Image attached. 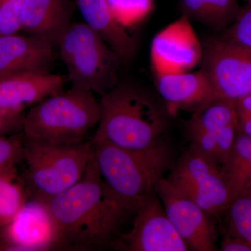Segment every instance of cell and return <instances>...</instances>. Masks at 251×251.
<instances>
[{
  "instance_id": "obj_11",
  "label": "cell",
  "mask_w": 251,
  "mask_h": 251,
  "mask_svg": "<svg viewBox=\"0 0 251 251\" xmlns=\"http://www.w3.org/2000/svg\"><path fill=\"white\" fill-rule=\"evenodd\" d=\"M1 231L0 251L63 250L62 235L49 203L29 199Z\"/></svg>"
},
{
  "instance_id": "obj_6",
  "label": "cell",
  "mask_w": 251,
  "mask_h": 251,
  "mask_svg": "<svg viewBox=\"0 0 251 251\" xmlns=\"http://www.w3.org/2000/svg\"><path fill=\"white\" fill-rule=\"evenodd\" d=\"M92 157V140L61 145L25 138L23 178L30 199L49 202L67 191L80 181Z\"/></svg>"
},
{
  "instance_id": "obj_19",
  "label": "cell",
  "mask_w": 251,
  "mask_h": 251,
  "mask_svg": "<svg viewBox=\"0 0 251 251\" xmlns=\"http://www.w3.org/2000/svg\"><path fill=\"white\" fill-rule=\"evenodd\" d=\"M232 202L251 189V137L238 132L227 161L222 165Z\"/></svg>"
},
{
  "instance_id": "obj_1",
  "label": "cell",
  "mask_w": 251,
  "mask_h": 251,
  "mask_svg": "<svg viewBox=\"0 0 251 251\" xmlns=\"http://www.w3.org/2000/svg\"><path fill=\"white\" fill-rule=\"evenodd\" d=\"M48 203L64 250L113 248L122 226L135 212L105 184L93 156L80 181Z\"/></svg>"
},
{
  "instance_id": "obj_5",
  "label": "cell",
  "mask_w": 251,
  "mask_h": 251,
  "mask_svg": "<svg viewBox=\"0 0 251 251\" xmlns=\"http://www.w3.org/2000/svg\"><path fill=\"white\" fill-rule=\"evenodd\" d=\"M57 48L72 87L102 97L118 84L122 61L108 44L84 22H72Z\"/></svg>"
},
{
  "instance_id": "obj_13",
  "label": "cell",
  "mask_w": 251,
  "mask_h": 251,
  "mask_svg": "<svg viewBox=\"0 0 251 251\" xmlns=\"http://www.w3.org/2000/svg\"><path fill=\"white\" fill-rule=\"evenodd\" d=\"M202 54L190 18L184 14L153 38L150 57L158 75L189 72L202 60Z\"/></svg>"
},
{
  "instance_id": "obj_31",
  "label": "cell",
  "mask_w": 251,
  "mask_h": 251,
  "mask_svg": "<svg viewBox=\"0 0 251 251\" xmlns=\"http://www.w3.org/2000/svg\"><path fill=\"white\" fill-rule=\"evenodd\" d=\"M0 4H1V0H0Z\"/></svg>"
},
{
  "instance_id": "obj_18",
  "label": "cell",
  "mask_w": 251,
  "mask_h": 251,
  "mask_svg": "<svg viewBox=\"0 0 251 251\" xmlns=\"http://www.w3.org/2000/svg\"><path fill=\"white\" fill-rule=\"evenodd\" d=\"M83 22L103 39L122 62L133 57L135 39L115 21L106 0H76Z\"/></svg>"
},
{
  "instance_id": "obj_2",
  "label": "cell",
  "mask_w": 251,
  "mask_h": 251,
  "mask_svg": "<svg viewBox=\"0 0 251 251\" xmlns=\"http://www.w3.org/2000/svg\"><path fill=\"white\" fill-rule=\"evenodd\" d=\"M92 156L112 192L135 211L175 161L168 137L150 148L129 150L93 138Z\"/></svg>"
},
{
  "instance_id": "obj_9",
  "label": "cell",
  "mask_w": 251,
  "mask_h": 251,
  "mask_svg": "<svg viewBox=\"0 0 251 251\" xmlns=\"http://www.w3.org/2000/svg\"><path fill=\"white\" fill-rule=\"evenodd\" d=\"M202 71L219 98L237 100L251 94V48L220 39L202 54Z\"/></svg>"
},
{
  "instance_id": "obj_8",
  "label": "cell",
  "mask_w": 251,
  "mask_h": 251,
  "mask_svg": "<svg viewBox=\"0 0 251 251\" xmlns=\"http://www.w3.org/2000/svg\"><path fill=\"white\" fill-rule=\"evenodd\" d=\"M239 132L235 100L216 98L196 109L186 123L189 148L224 165Z\"/></svg>"
},
{
  "instance_id": "obj_7",
  "label": "cell",
  "mask_w": 251,
  "mask_h": 251,
  "mask_svg": "<svg viewBox=\"0 0 251 251\" xmlns=\"http://www.w3.org/2000/svg\"><path fill=\"white\" fill-rule=\"evenodd\" d=\"M166 179L214 218L225 214L232 202L222 166L189 147L175 161Z\"/></svg>"
},
{
  "instance_id": "obj_15",
  "label": "cell",
  "mask_w": 251,
  "mask_h": 251,
  "mask_svg": "<svg viewBox=\"0 0 251 251\" xmlns=\"http://www.w3.org/2000/svg\"><path fill=\"white\" fill-rule=\"evenodd\" d=\"M67 77L52 72H23L0 77V108L24 112L62 92Z\"/></svg>"
},
{
  "instance_id": "obj_28",
  "label": "cell",
  "mask_w": 251,
  "mask_h": 251,
  "mask_svg": "<svg viewBox=\"0 0 251 251\" xmlns=\"http://www.w3.org/2000/svg\"><path fill=\"white\" fill-rule=\"evenodd\" d=\"M239 133L251 137V94L236 100Z\"/></svg>"
},
{
  "instance_id": "obj_16",
  "label": "cell",
  "mask_w": 251,
  "mask_h": 251,
  "mask_svg": "<svg viewBox=\"0 0 251 251\" xmlns=\"http://www.w3.org/2000/svg\"><path fill=\"white\" fill-rule=\"evenodd\" d=\"M156 87L171 111H194L211 99L219 98L202 69L156 75Z\"/></svg>"
},
{
  "instance_id": "obj_26",
  "label": "cell",
  "mask_w": 251,
  "mask_h": 251,
  "mask_svg": "<svg viewBox=\"0 0 251 251\" xmlns=\"http://www.w3.org/2000/svg\"><path fill=\"white\" fill-rule=\"evenodd\" d=\"M223 39L251 48V4L242 8L234 24Z\"/></svg>"
},
{
  "instance_id": "obj_23",
  "label": "cell",
  "mask_w": 251,
  "mask_h": 251,
  "mask_svg": "<svg viewBox=\"0 0 251 251\" xmlns=\"http://www.w3.org/2000/svg\"><path fill=\"white\" fill-rule=\"evenodd\" d=\"M112 16L122 27H135L151 12L153 0H106Z\"/></svg>"
},
{
  "instance_id": "obj_12",
  "label": "cell",
  "mask_w": 251,
  "mask_h": 251,
  "mask_svg": "<svg viewBox=\"0 0 251 251\" xmlns=\"http://www.w3.org/2000/svg\"><path fill=\"white\" fill-rule=\"evenodd\" d=\"M155 192L176 232L193 251H214L217 239L214 216L170 184L166 176L158 181Z\"/></svg>"
},
{
  "instance_id": "obj_29",
  "label": "cell",
  "mask_w": 251,
  "mask_h": 251,
  "mask_svg": "<svg viewBox=\"0 0 251 251\" xmlns=\"http://www.w3.org/2000/svg\"><path fill=\"white\" fill-rule=\"evenodd\" d=\"M219 250L221 251H251V244L242 238L229 235L224 232Z\"/></svg>"
},
{
  "instance_id": "obj_17",
  "label": "cell",
  "mask_w": 251,
  "mask_h": 251,
  "mask_svg": "<svg viewBox=\"0 0 251 251\" xmlns=\"http://www.w3.org/2000/svg\"><path fill=\"white\" fill-rule=\"evenodd\" d=\"M70 0H24L21 14V31L40 36L57 47L72 23Z\"/></svg>"
},
{
  "instance_id": "obj_10",
  "label": "cell",
  "mask_w": 251,
  "mask_h": 251,
  "mask_svg": "<svg viewBox=\"0 0 251 251\" xmlns=\"http://www.w3.org/2000/svg\"><path fill=\"white\" fill-rule=\"evenodd\" d=\"M129 232L120 234L112 249L126 251H187L167 216L161 200L151 193L135 209Z\"/></svg>"
},
{
  "instance_id": "obj_3",
  "label": "cell",
  "mask_w": 251,
  "mask_h": 251,
  "mask_svg": "<svg viewBox=\"0 0 251 251\" xmlns=\"http://www.w3.org/2000/svg\"><path fill=\"white\" fill-rule=\"evenodd\" d=\"M99 103L100 120L94 138L120 148L144 150L168 137L166 110L138 87L117 84Z\"/></svg>"
},
{
  "instance_id": "obj_25",
  "label": "cell",
  "mask_w": 251,
  "mask_h": 251,
  "mask_svg": "<svg viewBox=\"0 0 251 251\" xmlns=\"http://www.w3.org/2000/svg\"><path fill=\"white\" fill-rule=\"evenodd\" d=\"M24 0H1L0 35L18 34L21 31V14Z\"/></svg>"
},
{
  "instance_id": "obj_24",
  "label": "cell",
  "mask_w": 251,
  "mask_h": 251,
  "mask_svg": "<svg viewBox=\"0 0 251 251\" xmlns=\"http://www.w3.org/2000/svg\"><path fill=\"white\" fill-rule=\"evenodd\" d=\"M23 133L0 136V172L17 166L24 158Z\"/></svg>"
},
{
  "instance_id": "obj_20",
  "label": "cell",
  "mask_w": 251,
  "mask_h": 251,
  "mask_svg": "<svg viewBox=\"0 0 251 251\" xmlns=\"http://www.w3.org/2000/svg\"><path fill=\"white\" fill-rule=\"evenodd\" d=\"M181 4L188 18L216 28L234 22L242 9L238 0H181Z\"/></svg>"
},
{
  "instance_id": "obj_22",
  "label": "cell",
  "mask_w": 251,
  "mask_h": 251,
  "mask_svg": "<svg viewBox=\"0 0 251 251\" xmlns=\"http://www.w3.org/2000/svg\"><path fill=\"white\" fill-rule=\"evenodd\" d=\"M225 214V232L251 244V189L234 200Z\"/></svg>"
},
{
  "instance_id": "obj_21",
  "label": "cell",
  "mask_w": 251,
  "mask_h": 251,
  "mask_svg": "<svg viewBox=\"0 0 251 251\" xmlns=\"http://www.w3.org/2000/svg\"><path fill=\"white\" fill-rule=\"evenodd\" d=\"M29 199L30 193L17 167L0 172V229L12 221Z\"/></svg>"
},
{
  "instance_id": "obj_14",
  "label": "cell",
  "mask_w": 251,
  "mask_h": 251,
  "mask_svg": "<svg viewBox=\"0 0 251 251\" xmlns=\"http://www.w3.org/2000/svg\"><path fill=\"white\" fill-rule=\"evenodd\" d=\"M54 46L40 36L0 35V77L23 72H52Z\"/></svg>"
},
{
  "instance_id": "obj_27",
  "label": "cell",
  "mask_w": 251,
  "mask_h": 251,
  "mask_svg": "<svg viewBox=\"0 0 251 251\" xmlns=\"http://www.w3.org/2000/svg\"><path fill=\"white\" fill-rule=\"evenodd\" d=\"M24 112L0 108V136H10L23 133Z\"/></svg>"
},
{
  "instance_id": "obj_30",
  "label": "cell",
  "mask_w": 251,
  "mask_h": 251,
  "mask_svg": "<svg viewBox=\"0 0 251 251\" xmlns=\"http://www.w3.org/2000/svg\"><path fill=\"white\" fill-rule=\"evenodd\" d=\"M243 1H245V2L247 3V5L251 4V0H243Z\"/></svg>"
},
{
  "instance_id": "obj_4",
  "label": "cell",
  "mask_w": 251,
  "mask_h": 251,
  "mask_svg": "<svg viewBox=\"0 0 251 251\" xmlns=\"http://www.w3.org/2000/svg\"><path fill=\"white\" fill-rule=\"evenodd\" d=\"M100 115L93 93L71 87L31 107L25 115L23 133L25 139L40 143L77 145L98 125Z\"/></svg>"
}]
</instances>
